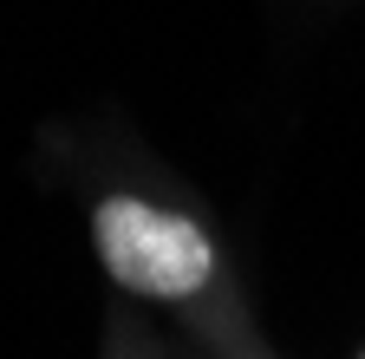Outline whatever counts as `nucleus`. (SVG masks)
<instances>
[{
  "instance_id": "1",
  "label": "nucleus",
  "mask_w": 365,
  "mask_h": 359,
  "mask_svg": "<svg viewBox=\"0 0 365 359\" xmlns=\"http://www.w3.org/2000/svg\"><path fill=\"white\" fill-rule=\"evenodd\" d=\"M91 236H98V255L111 268V281L144 294V300H190L215 275V248L202 236V222L176 216V209H157L144 196L98 203Z\"/></svg>"
}]
</instances>
